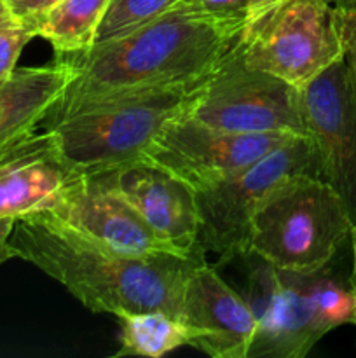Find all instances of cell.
Segmentation results:
<instances>
[{
  "label": "cell",
  "instance_id": "cell-1",
  "mask_svg": "<svg viewBox=\"0 0 356 358\" xmlns=\"http://www.w3.org/2000/svg\"><path fill=\"white\" fill-rule=\"evenodd\" d=\"M244 20H218L173 6L129 34L63 56L75 70L44 128L128 94L209 76L236 45Z\"/></svg>",
  "mask_w": 356,
  "mask_h": 358
},
{
  "label": "cell",
  "instance_id": "cell-2",
  "mask_svg": "<svg viewBox=\"0 0 356 358\" xmlns=\"http://www.w3.org/2000/svg\"><path fill=\"white\" fill-rule=\"evenodd\" d=\"M16 257L61 283L93 313L164 311L178 320L188 275L206 261L191 255H133L73 233L42 212L20 217L9 238Z\"/></svg>",
  "mask_w": 356,
  "mask_h": 358
},
{
  "label": "cell",
  "instance_id": "cell-3",
  "mask_svg": "<svg viewBox=\"0 0 356 358\" xmlns=\"http://www.w3.org/2000/svg\"><path fill=\"white\" fill-rule=\"evenodd\" d=\"M208 77L93 105L45 129L77 173L112 170L140 159L171 119L188 114Z\"/></svg>",
  "mask_w": 356,
  "mask_h": 358
},
{
  "label": "cell",
  "instance_id": "cell-4",
  "mask_svg": "<svg viewBox=\"0 0 356 358\" xmlns=\"http://www.w3.org/2000/svg\"><path fill=\"white\" fill-rule=\"evenodd\" d=\"M353 226L344 199L330 184L313 175H290L258 205L248 254L286 271H320Z\"/></svg>",
  "mask_w": 356,
  "mask_h": 358
},
{
  "label": "cell",
  "instance_id": "cell-5",
  "mask_svg": "<svg viewBox=\"0 0 356 358\" xmlns=\"http://www.w3.org/2000/svg\"><path fill=\"white\" fill-rule=\"evenodd\" d=\"M290 175L320 177L316 149L309 136H293L229 177L194 189L199 243L205 252L215 254L220 262L248 255L251 220L258 205Z\"/></svg>",
  "mask_w": 356,
  "mask_h": 358
},
{
  "label": "cell",
  "instance_id": "cell-6",
  "mask_svg": "<svg viewBox=\"0 0 356 358\" xmlns=\"http://www.w3.org/2000/svg\"><path fill=\"white\" fill-rule=\"evenodd\" d=\"M188 115L230 133L307 136L299 87L248 66L239 41L209 73Z\"/></svg>",
  "mask_w": 356,
  "mask_h": 358
},
{
  "label": "cell",
  "instance_id": "cell-7",
  "mask_svg": "<svg viewBox=\"0 0 356 358\" xmlns=\"http://www.w3.org/2000/svg\"><path fill=\"white\" fill-rule=\"evenodd\" d=\"M239 45L248 66L295 87L342 58L334 6L325 0H285L241 31Z\"/></svg>",
  "mask_w": 356,
  "mask_h": 358
},
{
  "label": "cell",
  "instance_id": "cell-8",
  "mask_svg": "<svg viewBox=\"0 0 356 358\" xmlns=\"http://www.w3.org/2000/svg\"><path fill=\"white\" fill-rule=\"evenodd\" d=\"M314 285L316 271H286L265 261L251 271L246 303L257 318V334L248 358H304L335 329L318 304Z\"/></svg>",
  "mask_w": 356,
  "mask_h": 358
},
{
  "label": "cell",
  "instance_id": "cell-9",
  "mask_svg": "<svg viewBox=\"0 0 356 358\" xmlns=\"http://www.w3.org/2000/svg\"><path fill=\"white\" fill-rule=\"evenodd\" d=\"M288 133H230L188 114L171 119L140 159L157 164L194 189L229 177L292 140Z\"/></svg>",
  "mask_w": 356,
  "mask_h": 358
},
{
  "label": "cell",
  "instance_id": "cell-10",
  "mask_svg": "<svg viewBox=\"0 0 356 358\" xmlns=\"http://www.w3.org/2000/svg\"><path fill=\"white\" fill-rule=\"evenodd\" d=\"M299 91L320 177L341 194L356 222V100L344 56Z\"/></svg>",
  "mask_w": 356,
  "mask_h": 358
},
{
  "label": "cell",
  "instance_id": "cell-11",
  "mask_svg": "<svg viewBox=\"0 0 356 358\" xmlns=\"http://www.w3.org/2000/svg\"><path fill=\"white\" fill-rule=\"evenodd\" d=\"M40 212L73 233L117 252L133 255L180 254L131 205L91 173H79L72 178Z\"/></svg>",
  "mask_w": 356,
  "mask_h": 358
},
{
  "label": "cell",
  "instance_id": "cell-12",
  "mask_svg": "<svg viewBox=\"0 0 356 358\" xmlns=\"http://www.w3.org/2000/svg\"><path fill=\"white\" fill-rule=\"evenodd\" d=\"M131 205L147 224L180 254L205 250L199 243V213L194 191L149 161L91 173Z\"/></svg>",
  "mask_w": 356,
  "mask_h": 358
},
{
  "label": "cell",
  "instance_id": "cell-13",
  "mask_svg": "<svg viewBox=\"0 0 356 358\" xmlns=\"http://www.w3.org/2000/svg\"><path fill=\"white\" fill-rule=\"evenodd\" d=\"M178 320L187 329L188 346L213 358H248L257 334L250 304L206 261L185 282Z\"/></svg>",
  "mask_w": 356,
  "mask_h": 358
},
{
  "label": "cell",
  "instance_id": "cell-14",
  "mask_svg": "<svg viewBox=\"0 0 356 358\" xmlns=\"http://www.w3.org/2000/svg\"><path fill=\"white\" fill-rule=\"evenodd\" d=\"M77 175L51 129H35L0 152V219L45 210Z\"/></svg>",
  "mask_w": 356,
  "mask_h": 358
},
{
  "label": "cell",
  "instance_id": "cell-15",
  "mask_svg": "<svg viewBox=\"0 0 356 358\" xmlns=\"http://www.w3.org/2000/svg\"><path fill=\"white\" fill-rule=\"evenodd\" d=\"M75 70L65 59L51 65L14 69L0 80V152L42 124Z\"/></svg>",
  "mask_w": 356,
  "mask_h": 358
},
{
  "label": "cell",
  "instance_id": "cell-16",
  "mask_svg": "<svg viewBox=\"0 0 356 358\" xmlns=\"http://www.w3.org/2000/svg\"><path fill=\"white\" fill-rule=\"evenodd\" d=\"M110 0H59L44 13L21 20L52 45L56 58L75 55L94 44L96 28Z\"/></svg>",
  "mask_w": 356,
  "mask_h": 358
},
{
  "label": "cell",
  "instance_id": "cell-17",
  "mask_svg": "<svg viewBox=\"0 0 356 358\" xmlns=\"http://www.w3.org/2000/svg\"><path fill=\"white\" fill-rule=\"evenodd\" d=\"M121 322V348L119 357L159 358L173 350L188 345L187 329L180 320L164 311H143L117 317Z\"/></svg>",
  "mask_w": 356,
  "mask_h": 358
},
{
  "label": "cell",
  "instance_id": "cell-18",
  "mask_svg": "<svg viewBox=\"0 0 356 358\" xmlns=\"http://www.w3.org/2000/svg\"><path fill=\"white\" fill-rule=\"evenodd\" d=\"M178 0H110L94 35V44L122 37L173 7Z\"/></svg>",
  "mask_w": 356,
  "mask_h": 358
},
{
  "label": "cell",
  "instance_id": "cell-19",
  "mask_svg": "<svg viewBox=\"0 0 356 358\" xmlns=\"http://www.w3.org/2000/svg\"><path fill=\"white\" fill-rule=\"evenodd\" d=\"M34 37H37L34 28L21 20L0 28V80L16 69L21 51Z\"/></svg>",
  "mask_w": 356,
  "mask_h": 358
},
{
  "label": "cell",
  "instance_id": "cell-20",
  "mask_svg": "<svg viewBox=\"0 0 356 358\" xmlns=\"http://www.w3.org/2000/svg\"><path fill=\"white\" fill-rule=\"evenodd\" d=\"M334 21L342 45V56L348 65L349 83L356 100V10L334 6Z\"/></svg>",
  "mask_w": 356,
  "mask_h": 358
},
{
  "label": "cell",
  "instance_id": "cell-21",
  "mask_svg": "<svg viewBox=\"0 0 356 358\" xmlns=\"http://www.w3.org/2000/svg\"><path fill=\"white\" fill-rule=\"evenodd\" d=\"M251 0H178L175 6L218 20H246Z\"/></svg>",
  "mask_w": 356,
  "mask_h": 358
},
{
  "label": "cell",
  "instance_id": "cell-22",
  "mask_svg": "<svg viewBox=\"0 0 356 358\" xmlns=\"http://www.w3.org/2000/svg\"><path fill=\"white\" fill-rule=\"evenodd\" d=\"M9 2L16 16L20 20H27V17H34L37 14L44 13L49 7L58 3L59 0H9Z\"/></svg>",
  "mask_w": 356,
  "mask_h": 358
},
{
  "label": "cell",
  "instance_id": "cell-23",
  "mask_svg": "<svg viewBox=\"0 0 356 358\" xmlns=\"http://www.w3.org/2000/svg\"><path fill=\"white\" fill-rule=\"evenodd\" d=\"M283 2H285V0H251L250 7H248L246 20H244L243 30L253 27L257 21H260L264 16H267L271 10H274L276 7Z\"/></svg>",
  "mask_w": 356,
  "mask_h": 358
},
{
  "label": "cell",
  "instance_id": "cell-24",
  "mask_svg": "<svg viewBox=\"0 0 356 358\" xmlns=\"http://www.w3.org/2000/svg\"><path fill=\"white\" fill-rule=\"evenodd\" d=\"M14 224H16V219H13V217H3V219H0V266L6 261H9V259L16 257V252H14V248L9 243Z\"/></svg>",
  "mask_w": 356,
  "mask_h": 358
},
{
  "label": "cell",
  "instance_id": "cell-25",
  "mask_svg": "<svg viewBox=\"0 0 356 358\" xmlns=\"http://www.w3.org/2000/svg\"><path fill=\"white\" fill-rule=\"evenodd\" d=\"M16 21H20V17L16 16L9 0H0V27L2 24L16 23Z\"/></svg>",
  "mask_w": 356,
  "mask_h": 358
},
{
  "label": "cell",
  "instance_id": "cell-26",
  "mask_svg": "<svg viewBox=\"0 0 356 358\" xmlns=\"http://www.w3.org/2000/svg\"><path fill=\"white\" fill-rule=\"evenodd\" d=\"M349 240H351V248H353V271L351 276H349V289L353 290L356 297V222L353 226L351 234H349Z\"/></svg>",
  "mask_w": 356,
  "mask_h": 358
},
{
  "label": "cell",
  "instance_id": "cell-27",
  "mask_svg": "<svg viewBox=\"0 0 356 358\" xmlns=\"http://www.w3.org/2000/svg\"><path fill=\"white\" fill-rule=\"evenodd\" d=\"M334 6L349 7V9H355L356 10V0H339V2H335Z\"/></svg>",
  "mask_w": 356,
  "mask_h": 358
},
{
  "label": "cell",
  "instance_id": "cell-28",
  "mask_svg": "<svg viewBox=\"0 0 356 358\" xmlns=\"http://www.w3.org/2000/svg\"><path fill=\"white\" fill-rule=\"evenodd\" d=\"M349 324H355L356 325V311H355V315H353V317H351V322H349Z\"/></svg>",
  "mask_w": 356,
  "mask_h": 358
},
{
  "label": "cell",
  "instance_id": "cell-29",
  "mask_svg": "<svg viewBox=\"0 0 356 358\" xmlns=\"http://www.w3.org/2000/svg\"><path fill=\"white\" fill-rule=\"evenodd\" d=\"M325 2H328V3H332V6H334V3L339 2V0H325Z\"/></svg>",
  "mask_w": 356,
  "mask_h": 358
},
{
  "label": "cell",
  "instance_id": "cell-30",
  "mask_svg": "<svg viewBox=\"0 0 356 358\" xmlns=\"http://www.w3.org/2000/svg\"><path fill=\"white\" fill-rule=\"evenodd\" d=\"M16 23H17V21H16ZM9 24H13V23H9ZM3 27H7V24H2V27H0V28H3Z\"/></svg>",
  "mask_w": 356,
  "mask_h": 358
}]
</instances>
